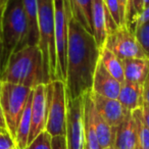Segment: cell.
Returning <instances> with one entry per match:
<instances>
[{
	"label": "cell",
	"instance_id": "6da1fadb",
	"mask_svg": "<svg viewBox=\"0 0 149 149\" xmlns=\"http://www.w3.org/2000/svg\"><path fill=\"white\" fill-rule=\"evenodd\" d=\"M99 56L100 49L93 34L72 17L70 7L65 80L68 99H76L91 91Z\"/></svg>",
	"mask_w": 149,
	"mask_h": 149
},
{
	"label": "cell",
	"instance_id": "7a4b0ae2",
	"mask_svg": "<svg viewBox=\"0 0 149 149\" xmlns=\"http://www.w3.org/2000/svg\"><path fill=\"white\" fill-rule=\"evenodd\" d=\"M1 81L31 89L45 84L42 56L38 45H26L13 52L6 60Z\"/></svg>",
	"mask_w": 149,
	"mask_h": 149
},
{
	"label": "cell",
	"instance_id": "3957f363",
	"mask_svg": "<svg viewBox=\"0 0 149 149\" xmlns=\"http://www.w3.org/2000/svg\"><path fill=\"white\" fill-rule=\"evenodd\" d=\"M38 47L41 52L44 83L57 80L53 0H38Z\"/></svg>",
	"mask_w": 149,
	"mask_h": 149
},
{
	"label": "cell",
	"instance_id": "277c9868",
	"mask_svg": "<svg viewBox=\"0 0 149 149\" xmlns=\"http://www.w3.org/2000/svg\"><path fill=\"white\" fill-rule=\"evenodd\" d=\"M28 23L23 0H6L0 11V38L7 58L26 46Z\"/></svg>",
	"mask_w": 149,
	"mask_h": 149
},
{
	"label": "cell",
	"instance_id": "5b68a950",
	"mask_svg": "<svg viewBox=\"0 0 149 149\" xmlns=\"http://www.w3.org/2000/svg\"><path fill=\"white\" fill-rule=\"evenodd\" d=\"M31 88L17 84L2 82L0 106L4 116L6 130L15 142L19 120L32 92Z\"/></svg>",
	"mask_w": 149,
	"mask_h": 149
},
{
	"label": "cell",
	"instance_id": "8992f818",
	"mask_svg": "<svg viewBox=\"0 0 149 149\" xmlns=\"http://www.w3.org/2000/svg\"><path fill=\"white\" fill-rule=\"evenodd\" d=\"M47 120L45 131L50 136H63L66 130L68 96L65 83L55 80L46 84Z\"/></svg>",
	"mask_w": 149,
	"mask_h": 149
},
{
	"label": "cell",
	"instance_id": "52a82bcc",
	"mask_svg": "<svg viewBox=\"0 0 149 149\" xmlns=\"http://www.w3.org/2000/svg\"><path fill=\"white\" fill-rule=\"evenodd\" d=\"M53 7L56 57H57V80L65 83L70 3L68 0H53Z\"/></svg>",
	"mask_w": 149,
	"mask_h": 149
},
{
	"label": "cell",
	"instance_id": "ba28073f",
	"mask_svg": "<svg viewBox=\"0 0 149 149\" xmlns=\"http://www.w3.org/2000/svg\"><path fill=\"white\" fill-rule=\"evenodd\" d=\"M104 46L111 50L123 60L128 58L146 57L135 33L127 28L126 25L118 27L116 30L110 32L107 35Z\"/></svg>",
	"mask_w": 149,
	"mask_h": 149
},
{
	"label": "cell",
	"instance_id": "9c48e42d",
	"mask_svg": "<svg viewBox=\"0 0 149 149\" xmlns=\"http://www.w3.org/2000/svg\"><path fill=\"white\" fill-rule=\"evenodd\" d=\"M83 96L76 99L68 98L65 130L68 149H85Z\"/></svg>",
	"mask_w": 149,
	"mask_h": 149
},
{
	"label": "cell",
	"instance_id": "30bf717a",
	"mask_svg": "<svg viewBox=\"0 0 149 149\" xmlns=\"http://www.w3.org/2000/svg\"><path fill=\"white\" fill-rule=\"evenodd\" d=\"M47 120V91L46 84H40L33 89L31 106V130L29 144L46 129Z\"/></svg>",
	"mask_w": 149,
	"mask_h": 149
},
{
	"label": "cell",
	"instance_id": "8fae6325",
	"mask_svg": "<svg viewBox=\"0 0 149 149\" xmlns=\"http://www.w3.org/2000/svg\"><path fill=\"white\" fill-rule=\"evenodd\" d=\"M92 28L96 44L99 49H101L105 45L108 34L118 28L110 13H108L104 0H93Z\"/></svg>",
	"mask_w": 149,
	"mask_h": 149
},
{
	"label": "cell",
	"instance_id": "7c38bea8",
	"mask_svg": "<svg viewBox=\"0 0 149 149\" xmlns=\"http://www.w3.org/2000/svg\"><path fill=\"white\" fill-rule=\"evenodd\" d=\"M90 95L97 111L114 131L124 120L128 110L125 109L118 99L104 97L93 91H90Z\"/></svg>",
	"mask_w": 149,
	"mask_h": 149
},
{
	"label": "cell",
	"instance_id": "4fadbf2b",
	"mask_svg": "<svg viewBox=\"0 0 149 149\" xmlns=\"http://www.w3.org/2000/svg\"><path fill=\"white\" fill-rule=\"evenodd\" d=\"M84 97V108L88 112V114L91 118L93 123L94 129H95L96 135H97L98 141L101 149H104L108 146H111L113 142L114 133L111 127L108 125V123L101 116V114L97 111L95 105L93 103V100L90 95V91L86 93Z\"/></svg>",
	"mask_w": 149,
	"mask_h": 149
},
{
	"label": "cell",
	"instance_id": "5bb4252c",
	"mask_svg": "<svg viewBox=\"0 0 149 149\" xmlns=\"http://www.w3.org/2000/svg\"><path fill=\"white\" fill-rule=\"evenodd\" d=\"M122 83L112 77L111 74L105 70L101 62H98L94 72L93 84L91 91L102 95L104 97L118 99L120 94Z\"/></svg>",
	"mask_w": 149,
	"mask_h": 149
},
{
	"label": "cell",
	"instance_id": "9a60e30c",
	"mask_svg": "<svg viewBox=\"0 0 149 149\" xmlns=\"http://www.w3.org/2000/svg\"><path fill=\"white\" fill-rule=\"evenodd\" d=\"M113 133L112 146L114 149H137V128L132 111H128Z\"/></svg>",
	"mask_w": 149,
	"mask_h": 149
},
{
	"label": "cell",
	"instance_id": "2e32d148",
	"mask_svg": "<svg viewBox=\"0 0 149 149\" xmlns=\"http://www.w3.org/2000/svg\"><path fill=\"white\" fill-rule=\"evenodd\" d=\"M118 100L128 111H134L142 107L144 103L143 85L124 81L120 86Z\"/></svg>",
	"mask_w": 149,
	"mask_h": 149
},
{
	"label": "cell",
	"instance_id": "e0dca14e",
	"mask_svg": "<svg viewBox=\"0 0 149 149\" xmlns=\"http://www.w3.org/2000/svg\"><path fill=\"white\" fill-rule=\"evenodd\" d=\"M123 63L125 81L144 85L149 74V58H128Z\"/></svg>",
	"mask_w": 149,
	"mask_h": 149
},
{
	"label": "cell",
	"instance_id": "ac0fdd59",
	"mask_svg": "<svg viewBox=\"0 0 149 149\" xmlns=\"http://www.w3.org/2000/svg\"><path fill=\"white\" fill-rule=\"evenodd\" d=\"M68 3L72 17L88 32L93 34V28H92L93 0H68Z\"/></svg>",
	"mask_w": 149,
	"mask_h": 149
},
{
	"label": "cell",
	"instance_id": "d6986e66",
	"mask_svg": "<svg viewBox=\"0 0 149 149\" xmlns=\"http://www.w3.org/2000/svg\"><path fill=\"white\" fill-rule=\"evenodd\" d=\"M28 23L26 45H38V0H23Z\"/></svg>",
	"mask_w": 149,
	"mask_h": 149
},
{
	"label": "cell",
	"instance_id": "ffe728a7",
	"mask_svg": "<svg viewBox=\"0 0 149 149\" xmlns=\"http://www.w3.org/2000/svg\"><path fill=\"white\" fill-rule=\"evenodd\" d=\"M99 61L105 68V70L118 81H120V83L125 81L123 59H120L116 53H113L111 50L106 48L105 46H103L100 49Z\"/></svg>",
	"mask_w": 149,
	"mask_h": 149
},
{
	"label": "cell",
	"instance_id": "44dd1931",
	"mask_svg": "<svg viewBox=\"0 0 149 149\" xmlns=\"http://www.w3.org/2000/svg\"><path fill=\"white\" fill-rule=\"evenodd\" d=\"M137 128V149H149V128L143 118L142 107L132 111Z\"/></svg>",
	"mask_w": 149,
	"mask_h": 149
},
{
	"label": "cell",
	"instance_id": "7402d4cb",
	"mask_svg": "<svg viewBox=\"0 0 149 149\" xmlns=\"http://www.w3.org/2000/svg\"><path fill=\"white\" fill-rule=\"evenodd\" d=\"M143 10V0H127L125 10V25L133 33H135L137 22Z\"/></svg>",
	"mask_w": 149,
	"mask_h": 149
},
{
	"label": "cell",
	"instance_id": "603a6c76",
	"mask_svg": "<svg viewBox=\"0 0 149 149\" xmlns=\"http://www.w3.org/2000/svg\"><path fill=\"white\" fill-rule=\"evenodd\" d=\"M84 137H85V149H101L93 123L85 108H84Z\"/></svg>",
	"mask_w": 149,
	"mask_h": 149
},
{
	"label": "cell",
	"instance_id": "cb8c5ba5",
	"mask_svg": "<svg viewBox=\"0 0 149 149\" xmlns=\"http://www.w3.org/2000/svg\"><path fill=\"white\" fill-rule=\"evenodd\" d=\"M135 36L146 57L149 58V21L141 24L136 28Z\"/></svg>",
	"mask_w": 149,
	"mask_h": 149
},
{
	"label": "cell",
	"instance_id": "d4e9b609",
	"mask_svg": "<svg viewBox=\"0 0 149 149\" xmlns=\"http://www.w3.org/2000/svg\"><path fill=\"white\" fill-rule=\"evenodd\" d=\"M26 149H51V136L46 131L42 132Z\"/></svg>",
	"mask_w": 149,
	"mask_h": 149
},
{
	"label": "cell",
	"instance_id": "484cf974",
	"mask_svg": "<svg viewBox=\"0 0 149 149\" xmlns=\"http://www.w3.org/2000/svg\"><path fill=\"white\" fill-rule=\"evenodd\" d=\"M15 142L7 131L0 133V149H15Z\"/></svg>",
	"mask_w": 149,
	"mask_h": 149
},
{
	"label": "cell",
	"instance_id": "4316f807",
	"mask_svg": "<svg viewBox=\"0 0 149 149\" xmlns=\"http://www.w3.org/2000/svg\"><path fill=\"white\" fill-rule=\"evenodd\" d=\"M51 149H68L65 135L51 137Z\"/></svg>",
	"mask_w": 149,
	"mask_h": 149
},
{
	"label": "cell",
	"instance_id": "83f0119b",
	"mask_svg": "<svg viewBox=\"0 0 149 149\" xmlns=\"http://www.w3.org/2000/svg\"><path fill=\"white\" fill-rule=\"evenodd\" d=\"M7 56L5 54V51L3 49V45L0 47V81H1V76H2L3 70H4V65L6 63Z\"/></svg>",
	"mask_w": 149,
	"mask_h": 149
},
{
	"label": "cell",
	"instance_id": "f1b7e54d",
	"mask_svg": "<svg viewBox=\"0 0 149 149\" xmlns=\"http://www.w3.org/2000/svg\"><path fill=\"white\" fill-rule=\"evenodd\" d=\"M148 21H149V6H147L146 8H144V10L142 11V13H141L140 17H139L138 22H137L136 28L138 27L139 25H141V24L145 23V22H148Z\"/></svg>",
	"mask_w": 149,
	"mask_h": 149
},
{
	"label": "cell",
	"instance_id": "f546056e",
	"mask_svg": "<svg viewBox=\"0 0 149 149\" xmlns=\"http://www.w3.org/2000/svg\"><path fill=\"white\" fill-rule=\"evenodd\" d=\"M142 112H143V118H144L145 123H146L147 127L149 128V104L145 101L142 105Z\"/></svg>",
	"mask_w": 149,
	"mask_h": 149
},
{
	"label": "cell",
	"instance_id": "4dcf8cb0",
	"mask_svg": "<svg viewBox=\"0 0 149 149\" xmlns=\"http://www.w3.org/2000/svg\"><path fill=\"white\" fill-rule=\"evenodd\" d=\"M143 95H144V101L149 104V74L143 85Z\"/></svg>",
	"mask_w": 149,
	"mask_h": 149
},
{
	"label": "cell",
	"instance_id": "1f68e13d",
	"mask_svg": "<svg viewBox=\"0 0 149 149\" xmlns=\"http://www.w3.org/2000/svg\"><path fill=\"white\" fill-rule=\"evenodd\" d=\"M0 128L3 129V130H6V124H5L4 116H3V111L1 106H0Z\"/></svg>",
	"mask_w": 149,
	"mask_h": 149
},
{
	"label": "cell",
	"instance_id": "d6a6232c",
	"mask_svg": "<svg viewBox=\"0 0 149 149\" xmlns=\"http://www.w3.org/2000/svg\"><path fill=\"white\" fill-rule=\"evenodd\" d=\"M118 2H120V9H122V13H123V15H124V17H125V10H126L127 0H118Z\"/></svg>",
	"mask_w": 149,
	"mask_h": 149
},
{
	"label": "cell",
	"instance_id": "836d02e7",
	"mask_svg": "<svg viewBox=\"0 0 149 149\" xmlns=\"http://www.w3.org/2000/svg\"><path fill=\"white\" fill-rule=\"evenodd\" d=\"M147 6H149V0H143V7L146 8Z\"/></svg>",
	"mask_w": 149,
	"mask_h": 149
},
{
	"label": "cell",
	"instance_id": "e575fe53",
	"mask_svg": "<svg viewBox=\"0 0 149 149\" xmlns=\"http://www.w3.org/2000/svg\"><path fill=\"white\" fill-rule=\"evenodd\" d=\"M1 88H2V81H0V94H1Z\"/></svg>",
	"mask_w": 149,
	"mask_h": 149
},
{
	"label": "cell",
	"instance_id": "d590c367",
	"mask_svg": "<svg viewBox=\"0 0 149 149\" xmlns=\"http://www.w3.org/2000/svg\"><path fill=\"white\" fill-rule=\"evenodd\" d=\"M104 149H114V148H113V146L111 145V146H108V147H106V148H104Z\"/></svg>",
	"mask_w": 149,
	"mask_h": 149
},
{
	"label": "cell",
	"instance_id": "8d00e7d4",
	"mask_svg": "<svg viewBox=\"0 0 149 149\" xmlns=\"http://www.w3.org/2000/svg\"><path fill=\"white\" fill-rule=\"evenodd\" d=\"M3 4H4V3H0V11H1V9H2Z\"/></svg>",
	"mask_w": 149,
	"mask_h": 149
},
{
	"label": "cell",
	"instance_id": "74e56055",
	"mask_svg": "<svg viewBox=\"0 0 149 149\" xmlns=\"http://www.w3.org/2000/svg\"><path fill=\"white\" fill-rule=\"evenodd\" d=\"M5 131H6V130H3V129H1V128H0V133H2V132H5Z\"/></svg>",
	"mask_w": 149,
	"mask_h": 149
},
{
	"label": "cell",
	"instance_id": "f35d334b",
	"mask_svg": "<svg viewBox=\"0 0 149 149\" xmlns=\"http://www.w3.org/2000/svg\"><path fill=\"white\" fill-rule=\"evenodd\" d=\"M5 1L6 0H0V3H5Z\"/></svg>",
	"mask_w": 149,
	"mask_h": 149
},
{
	"label": "cell",
	"instance_id": "ab89813d",
	"mask_svg": "<svg viewBox=\"0 0 149 149\" xmlns=\"http://www.w3.org/2000/svg\"><path fill=\"white\" fill-rule=\"evenodd\" d=\"M2 46V42H1V38H0V47Z\"/></svg>",
	"mask_w": 149,
	"mask_h": 149
},
{
	"label": "cell",
	"instance_id": "60d3db41",
	"mask_svg": "<svg viewBox=\"0 0 149 149\" xmlns=\"http://www.w3.org/2000/svg\"><path fill=\"white\" fill-rule=\"evenodd\" d=\"M15 149H17V147H15Z\"/></svg>",
	"mask_w": 149,
	"mask_h": 149
}]
</instances>
